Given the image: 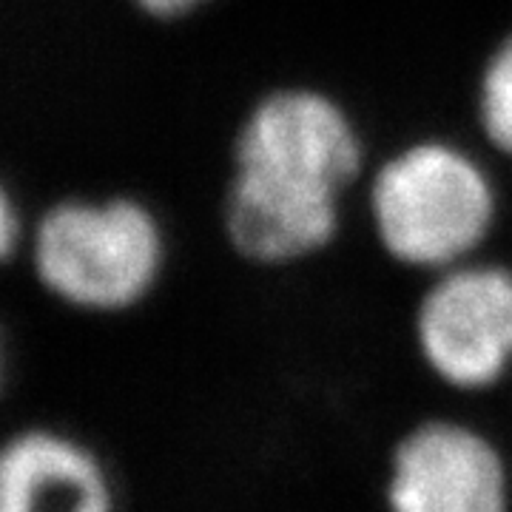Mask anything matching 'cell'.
I'll return each instance as SVG.
<instances>
[{"label": "cell", "mask_w": 512, "mask_h": 512, "mask_svg": "<svg viewBox=\"0 0 512 512\" xmlns=\"http://www.w3.org/2000/svg\"><path fill=\"white\" fill-rule=\"evenodd\" d=\"M225 237L254 265H291L339 234L342 194L362 171L365 148L330 94L285 86L259 97L234 137Z\"/></svg>", "instance_id": "6da1fadb"}, {"label": "cell", "mask_w": 512, "mask_h": 512, "mask_svg": "<svg viewBox=\"0 0 512 512\" xmlns=\"http://www.w3.org/2000/svg\"><path fill=\"white\" fill-rule=\"evenodd\" d=\"M40 288L86 313H123L154 291L165 265L163 225L134 197L49 205L32 231Z\"/></svg>", "instance_id": "7a4b0ae2"}, {"label": "cell", "mask_w": 512, "mask_h": 512, "mask_svg": "<svg viewBox=\"0 0 512 512\" xmlns=\"http://www.w3.org/2000/svg\"><path fill=\"white\" fill-rule=\"evenodd\" d=\"M367 205L373 234L390 259L404 268L447 271L493 231L498 200L467 151L419 140L376 168Z\"/></svg>", "instance_id": "3957f363"}, {"label": "cell", "mask_w": 512, "mask_h": 512, "mask_svg": "<svg viewBox=\"0 0 512 512\" xmlns=\"http://www.w3.org/2000/svg\"><path fill=\"white\" fill-rule=\"evenodd\" d=\"M416 348L439 382L487 390L512 367V271L453 265L439 271L416 308Z\"/></svg>", "instance_id": "277c9868"}, {"label": "cell", "mask_w": 512, "mask_h": 512, "mask_svg": "<svg viewBox=\"0 0 512 512\" xmlns=\"http://www.w3.org/2000/svg\"><path fill=\"white\" fill-rule=\"evenodd\" d=\"M510 470L493 439L461 421H424L390 456V512H510Z\"/></svg>", "instance_id": "5b68a950"}, {"label": "cell", "mask_w": 512, "mask_h": 512, "mask_svg": "<svg viewBox=\"0 0 512 512\" xmlns=\"http://www.w3.org/2000/svg\"><path fill=\"white\" fill-rule=\"evenodd\" d=\"M114 484L92 447L29 427L0 453V512H114Z\"/></svg>", "instance_id": "8992f818"}, {"label": "cell", "mask_w": 512, "mask_h": 512, "mask_svg": "<svg viewBox=\"0 0 512 512\" xmlns=\"http://www.w3.org/2000/svg\"><path fill=\"white\" fill-rule=\"evenodd\" d=\"M476 109L487 143L512 157V35L495 46L481 69Z\"/></svg>", "instance_id": "52a82bcc"}, {"label": "cell", "mask_w": 512, "mask_h": 512, "mask_svg": "<svg viewBox=\"0 0 512 512\" xmlns=\"http://www.w3.org/2000/svg\"><path fill=\"white\" fill-rule=\"evenodd\" d=\"M143 15L154 20H180L200 12L211 0H131Z\"/></svg>", "instance_id": "ba28073f"}, {"label": "cell", "mask_w": 512, "mask_h": 512, "mask_svg": "<svg viewBox=\"0 0 512 512\" xmlns=\"http://www.w3.org/2000/svg\"><path fill=\"white\" fill-rule=\"evenodd\" d=\"M23 220L18 214V205L12 200V194H3L0 197V251L3 256H9L18 251V239L23 237Z\"/></svg>", "instance_id": "9c48e42d"}]
</instances>
